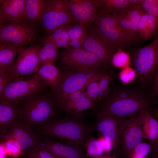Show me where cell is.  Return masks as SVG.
Masks as SVG:
<instances>
[{
	"label": "cell",
	"mask_w": 158,
	"mask_h": 158,
	"mask_svg": "<svg viewBox=\"0 0 158 158\" xmlns=\"http://www.w3.org/2000/svg\"><path fill=\"white\" fill-rule=\"evenodd\" d=\"M40 135L56 138L81 149L89 138V128L74 118H54L37 128Z\"/></svg>",
	"instance_id": "2"
},
{
	"label": "cell",
	"mask_w": 158,
	"mask_h": 158,
	"mask_svg": "<svg viewBox=\"0 0 158 158\" xmlns=\"http://www.w3.org/2000/svg\"><path fill=\"white\" fill-rule=\"evenodd\" d=\"M149 100L148 96L142 91L121 87L109 97L99 111L124 119L147 109Z\"/></svg>",
	"instance_id": "1"
},
{
	"label": "cell",
	"mask_w": 158,
	"mask_h": 158,
	"mask_svg": "<svg viewBox=\"0 0 158 158\" xmlns=\"http://www.w3.org/2000/svg\"><path fill=\"white\" fill-rule=\"evenodd\" d=\"M143 138L156 142L158 140V122L150 114L147 109L140 112Z\"/></svg>",
	"instance_id": "24"
},
{
	"label": "cell",
	"mask_w": 158,
	"mask_h": 158,
	"mask_svg": "<svg viewBox=\"0 0 158 158\" xmlns=\"http://www.w3.org/2000/svg\"><path fill=\"white\" fill-rule=\"evenodd\" d=\"M105 73L104 71L84 70L64 71L59 86L51 90V95L58 107L61 109L73 93L85 89L91 82L99 80Z\"/></svg>",
	"instance_id": "5"
},
{
	"label": "cell",
	"mask_w": 158,
	"mask_h": 158,
	"mask_svg": "<svg viewBox=\"0 0 158 158\" xmlns=\"http://www.w3.org/2000/svg\"><path fill=\"white\" fill-rule=\"evenodd\" d=\"M42 80L51 90L56 89L59 85L61 80L62 72L58 67L54 65L42 66L36 73Z\"/></svg>",
	"instance_id": "22"
},
{
	"label": "cell",
	"mask_w": 158,
	"mask_h": 158,
	"mask_svg": "<svg viewBox=\"0 0 158 158\" xmlns=\"http://www.w3.org/2000/svg\"><path fill=\"white\" fill-rule=\"evenodd\" d=\"M22 46L9 42L0 43V75L6 74L15 63L16 54Z\"/></svg>",
	"instance_id": "19"
},
{
	"label": "cell",
	"mask_w": 158,
	"mask_h": 158,
	"mask_svg": "<svg viewBox=\"0 0 158 158\" xmlns=\"http://www.w3.org/2000/svg\"><path fill=\"white\" fill-rule=\"evenodd\" d=\"M85 89H82L72 94L64 103L61 109L69 112L76 103L85 97Z\"/></svg>",
	"instance_id": "34"
},
{
	"label": "cell",
	"mask_w": 158,
	"mask_h": 158,
	"mask_svg": "<svg viewBox=\"0 0 158 158\" xmlns=\"http://www.w3.org/2000/svg\"><path fill=\"white\" fill-rule=\"evenodd\" d=\"M25 0H6L0 6V25L12 22L25 21Z\"/></svg>",
	"instance_id": "17"
},
{
	"label": "cell",
	"mask_w": 158,
	"mask_h": 158,
	"mask_svg": "<svg viewBox=\"0 0 158 158\" xmlns=\"http://www.w3.org/2000/svg\"><path fill=\"white\" fill-rule=\"evenodd\" d=\"M65 3L71 14L78 23L87 28L91 26L93 19L74 0H64Z\"/></svg>",
	"instance_id": "28"
},
{
	"label": "cell",
	"mask_w": 158,
	"mask_h": 158,
	"mask_svg": "<svg viewBox=\"0 0 158 158\" xmlns=\"http://www.w3.org/2000/svg\"><path fill=\"white\" fill-rule=\"evenodd\" d=\"M21 158H54L50 152L30 148L23 151Z\"/></svg>",
	"instance_id": "38"
},
{
	"label": "cell",
	"mask_w": 158,
	"mask_h": 158,
	"mask_svg": "<svg viewBox=\"0 0 158 158\" xmlns=\"http://www.w3.org/2000/svg\"><path fill=\"white\" fill-rule=\"evenodd\" d=\"M57 60L64 71H104L106 65L83 48H69L62 50L59 51Z\"/></svg>",
	"instance_id": "7"
},
{
	"label": "cell",
	"mask_w": 158,
	"mask_h": 158,
	"mask_svg": "<svg viewBox=\"0 0 158 158\" xmlns=\"http://www.w3.org/2000/svg\"><path fill=\"white\" fill-rule=\"evenodd\" d=\"M68 29L71 39V47L83 48V43L88 35L87 28L84 25L78 23L69 25Z\"/></svg>",
	"instance_id": "27"
},
{
	"label": "cell",
	"mask_w": 158,
	"mask_h": 158,
	"mask_svg": "<svg viewBox=\"0 0 158 158\" xmlns=\"http://www.w3.org/2000/svg\"><path fill=\"white\" fill-rule=\"evenodd\" d=\"M142 0H97V13L114 14L121 10L140 6Z\"/></svg>",
	"instance_id": "20"
},
{
	"label": "cell",
	"mask_w": 158,
	"mask_h": 158,
	"mask_svg": "<svg viewBox=\"0 0 158 158\" xmlns=\"http://www.w3.org/2000/svg\"><path fill=\"white\" fill-rule=\"evenodd\" d=\"M136 77L135 70L130 66L122 69L119 75V79L124 84L130 83L135 79Z\"/></svg>",
	"instance_id": "39"
},
{
	"label": "cell",
	"mask_w": 158,
	"mask_h": 158,
	"mask_svg": "<svg viewBox=\"0 0 158 158\" xmlns=\"http://www.w3.org/2000/svg\"><path fill=\"white\" fill-rule=\"evenodd\" d=\"M68 25H63L60 27L51 35L41 37L39 41L42 43L46 41L52 42L58 48L61 47L65 49L71 48V39L68 31Z\"/></svg>",
	"instance_id": "25"
},
{
	"label": "cell",
	"mask_w": 158,
	"mask_h": 158,
	"mask_svg": "<svg viewBox=\"0 0 158 158\" xmlns=\"http://www.w3.org/2000/svg\"><path fill=\"white\" fill-rule=\"evenodd\" d=\"M140 112L126 120H121L118 124L121 145L126 151L133 150L143 138Z\"/></svg>",
	"instance_id": "12"
},
{
	"label": "cell",
	"mask_w": 158,
	"mask_h": 158,
	"mask_svg": "<svg viewBox=\"0 0 158 158\" xmlns=\"http://www.w3.org/2000/svg\"><path fill=\"white\" fill-rule=\"evenodd\" d=\"M131 64L139 82L145 84L150 79L158 68V35L149 44L136 51Z\"/></svg>",
	"instance_id": "8"
},
{
	"label": "cell",
	"mask_w": 158,
	"mask_h": 158,
	"mask_svg": "<svg viewBox=\"0 0 158 158\" xmlns=\"http://www.w3.org/2000/svg\"><path fill=\"white\" fill-rule=\"evenodd\" d=\"M132 25V29L134 38H138L139 34L138 25L142 16L145 13L140 6L130 7L124 9Z\"/></svg>",
	"instance_id": "29"
},
{
	"label": "cell",
	"mask_w": 158,
	"mask_h": 158,
	"mask_svg": "<svg viewBox=\"0 0 158 158\" xmlns=\"http://www.w3.org/2000/svg\"><path fill=\"white\" fill-rule=\"evenodd\" d=\"M44 3V0H25V20L37 26L41 24Z\"/></svg>",
	"instance_id": "23"
},
{
	"label": "cell",
	"mask_w": 158,
	"mask_h": 158,
	"mask_svg": "<svg viewBox=\"0 0 158 158\" xmlns=\"http://www.w3.org/2000/svg\"><path fill=\"white\" fill-rule=\"evenodd\" d=\"M43 44H34L28 47H22L16 62L11 69L4 75L9 82L24 75H33L38 70V54Z\"/></svg>",
	"instance_id": "10"
},
{
	"label": "cell",
	"mask_w": 158,
	"mask_h": 158,
	"mask_svg": "<svg viewBox=\"0 0 158 158\" xmlns=\"http://www.w3.org/2000/svg\"><path fill=\"white\" fill-rule=\"evenodd\" d=\"M75 21L64 0H44L41 23L45 36L61 26L73 24Z\"/></svg>",
	"instance_id": "9"
},
{
	"label": "cell",
	"mask_w": 158,
	"mask_h": 158,
	"mask_svg": "<svg viewBox=\"0 0 158 158\" xmlns=\"http://www.w3.org/2000/svg\"><path fill=\"white\" fill-rule=\"evenodd\" d=\"M155 142H156L157 144L154 151L156 154L158 156V140Z\"/></svg>",
	"instance_id": "49"
},
{
	"label": "cell",
	"mask_w": 158,
	"mask_h": 158,
	"mask_svg": "<svg viewBox=\"0 0 158 158\" xmlns=\"http://www.w3.org/2000/svg\"><path fill=\"white\" fill-rule=\"evenodd\" d=\"M0 158H4L7 156L6 154L5 150L3 146L0 144Z\"/></svg>",
	"instance_id": "47"
},
{
	"label": "cell",
	"mask_w": 158,
	"mask_h": 158,
	"mask_svg": "<svg viewBox=\"0 0 158 158\" xmlns=\"http://www.w3.org/2000/svg\"><path fill=\"white\" fill-rule=\"evenodd\" d=\"M38 32L37 26L26 21L7 23L0 25V43L31 45L36 41Z\"/></svg>",
	"instance_id": "11"
},
{
	"label": "cell",
	"mask_w": 158,
	"mask_h": 158,
	"mask_svg": "<svg viewBox=\"0 0 158 158\" xmlns=\"http://www.w3.org/2000/svg\"><path fill=\"white\" fill-rule=\"evenodd\" d=\"M92 158H111L110 157L107 156L103 155V154H102L99 156L93 157Z\"/></svg>",
	"instance_id": "48"
},
{
	"label": "cell",
	"mask_w": 158,
	"mask_h": 158,
	"mask_svg": "<svg viewBox=\"0 0 158 158\" xmlns=\"http://www.w3.org/2000/svg\"><path fill=\"white\" fill-rule=\"evenodd\" d=\"M32 148L48 151L54 158H86L80 148L45 135H40L38 140Z\"/></svg>",
	"instance_id": "13"
},
{
	"label": "cell",
	"mask_w": 158,
	"mask_h": 158,
	"mask_svg": "<svg viewBox=\"0 0 158 158\" xmlns=\"http://www.w3.org/2000/svg\"><path fill=\"white\" fill-rule=\"evenodd\" d=\"M7 158V157H6V158Z\"/></svg>",
	"instance_id": "51"
},
{
	"label": "cell",
	"mask_w": 158,
	"mask_h": 158,
	"mask_svg": "<svg viewBox=\"0 0 158 158\" xmlns=\"http://www.w3.org/2000/svg\"><path fill=\"white\" fill-rule=\"evenodd\" d=\"M138 29V38L150 40L158 35V18L145 13L139 20Z\"/></svg>",
	"instance_id": "21"
},
{
	"label": "cell",
	"mask_w": 158,
	"mask_h": 158,
	"mask_svg": "<svg viewBox=\"0 0 158 158\" xmlns=\"http://www.w3.org/2000/svg\"><path fill=\"white\" fill-rule=\"evenodd\" d=\"M111 79V77L109 75L105 73L99 80V85L100 98L104 97L108 95L109 91V84Z\"/></svg>",
	"instance_id": "41"
},
{
	"label": "cell",
	"mask_w": 158,
	"mask_h": 158,
	"mask_svg": "<svg viewBox=\"0 0 158 158\" xmlns=\"http://www.w3.org/2000/svg\"><path fill=\"white\" fill-rule=\"evenodd\" d=\"M5 150L7 156L14 158L21 157L23 153L22 150L14 141L9 140L0 142Z\"/></svg>",
	"instance_id": "33"
},
{
	"label": "cell",
	"mask_w": 158,
	"mask_h": 158,
	"mask_svg": "<svg viewBox=\"0 0 158 158\" xmlns=\"http://www.w3.org/2000/svg\"><path fill=\"white\" fill-rule=\"evenodd\" d=\"M151 115L158 122V107L151 112H149Z\"/></svg>",
	"instance_id": "46"
},
{
	"label": "cell",
	"mask_w": 158,
	"mask_h": 158,
	"mask_svg": "<svg viewBox=\"0 0 158 158\" xmlns=\"http://www.w3.org/2000/svg\"><path fill=\"white\" fill-rule=\"evenodd\" d=\"M151 149L149 144L141 142L136 146L133 150L135 157L139 158H144L150 153Z\"/></svg>",
	"instance_id": "42"
},
{
	"label": "cell",
	"mask_w": 158,
	"mask_h": 158,
	"mask_svg": "<svg viewBox=\"0 0 158 158\" xmlns=\"http://www.w3.org/2000/svg\"><path fill=\"white\" fill-rule=\"evenodd\" d=\"M93 19L97 13L96 0H74Z\"/></svg>",
	"instance_id": "35"
},
{
	"label": "cell",
	"mask_w": 158,
	"mask_h": 158,
	"mask_svg": "<svg viewBox=\"0 0 158 158\" xmlns=\"http://www.w3.org/2000/svg\"><path fill=\"white\" fill-rule=\"evenodd\" d=\"M98 139L101 145L104 152H109L113 148L112 143L109 139L101 136H100Z\"/></svg>",
	"instance_id": "43"
},
{
	"label": "cell",
	"mask_w": 158,
	"mask_h": 158,
	"mask_svg": "<svg viewBox=\"0 0 158 158\" xmlns=\"http://www.w3.org/2000/svg\"><path fill=\"white\" fill-rule=\"evenodd\" d=\"M117 51L136 41L122 27L116 17L110 13L97 14L89 27Z\"/></svg>",
	"instance_id": "4"
},
{
	"label": "cell",
	"mask_w": 158,
	"mask_h": 158,
	"mask_svg": "<svg viewBox=\"0 0 158 158\" xmlns=\"http://www.w3.org/2000/svg\"><path fill=\"white\" fill-rule=\"evenodd\" d=\"M43 47L40 48L38 54V68L49 64L54 65L57 60L58 48L52 42L46 41L43 43Z\"/></svg>",
	"instance_id": "26"
},
{
	"label": "cell",
	"mask_w": 158,
	"mask_h": 158,
	"mask_svg": "<svg viewBox=\"0 0 158 158\" xmlns=\"http://www.w3.org/2000/svg\"><path fill=\"white\" fill-rule=\"evenodd\" d=\"M95 102L85 97L76 103L69 113L71 114L74 118L79 120L83 111L87 109H95Z\"/></svg>",
	"instance_id": "30"
},
{
	"label": "cell",
	"mask_w": 158,
	"mask_h": 158,
	"mask_svg": "<svg viewBox=\"0 0 158 158\" xmlns=\"http://www.w3.org/2000/svg\"><path fill=\"white\" fill-rule=\"evenodd\" d=\"M140 6L145 13L158 18V0H142Z\"/></svg>",
	"instance_id": "37"
},
{
	"label": "cell",
	"mask_w": 158,
	"mask_h": 158,
	"mask_svg": "<svg viewBox=\"0 0 158 158\" xmlns=\"http://www.w3.org/2000/svg\"><path fill=\"white\" fill-rule=\"evenodd\" d=\"M87 28L88 35L83 48L95 55L105 64L111 62L113 55L117 51L90 28Z\"/></svg>",
	"instance_id": "15"
},
{
	"label": "cell",
	"mask_w": 158,
	"mask_h": 158,
	"mask_svg": "<svg viewBox=\"0 0 158 158\" xmlns=\"http://www.w3.org/2000/svg\"><path fill=\"white\" fill-rule=\"evenodd\" d=\"M87 156L95 157L100 156L104 152L103 149L98 139L89 138L85 144Z\"/></svg>",
	"instance_id": "32"
},
{
	"label": "cell",
	"mask_w": 158,
	"mask_h": 158,
	"mask_svg": "<svg viewBox=\"0 0 158 158\" xmlns=\"http://www.w3.org/2000/svg\"><path fill=\"white\" fill-rule=\"evenodd\" d=\"M157 95H158V68L157 73L155 76L151 96H154Z\"/></svg>",
	"instance_id": "45"
},
{
	"label": "cell",
	"mask_w": 158,
	"mask_h": 158,
	"mask_svg": "<svg viewBox=\"0 0 158 158\" xmlns=\"http://www.w3.org/2000/svg\"><path fill=\"white\" fill-rule=\"evenodd\" d=\"M22 77L10 82L0 94V102L17 103L47 90L48 86L36 74L24 80Z\"/></svg>",
	"instance_id": "6"
},
{
	"label": "cell",
	"mask_w": 158,
	"mask_h": 158,
	"mask_svg": "<svg viewBox=\"0 0 158 158\" xmlns=\"http://www.w3.org/2000/svg\"><path fill=\"white\" fill-rule=\"evenodd\" d=\"M133 158H139L135 156Z\"/></svg>",
	"instance_id": "50"
},
{
	"label": "cell",
	"mask_w": 158,
	"mask_h": 158,
	"mask_svg": "<svg viewBox=\"0 0 158 158\" xmlns=\"http://www.w3.org/2000/svg\"><path fill=\"white\" fill-rule=\"evenodd\" d=\"M21 120L19 103L0 102V135H4L13 125Z\"/></svg>",
	"instance_id": "18"
},
{
	"label": "cell",
	"mask_w": 158,
	"mask_h": 158,
	"mask_svg": "<svg viewBox=\"0 0 158 158\" xmlns=\"http://www.w3.org/2000/svg\"><path fill=\"white\" fill-rule=\"evenodd\" d=\"M113 15L116 17L122 27L130 36L134 38L131 24L124 9Z\"/></svg>",
	"instance_id": "36"
},
{
	"label": "cell",
	"mask_w": 158,
	"mask_h": 158,
	"mask_svg": "<svg viewBox=\"0 0 158 158\" xmlns=\"http://www.w3.org/2000/svg\"><path fill=\"white\" fill-rule=\"evenodd\" d=\"M117 120V117L99 111L95 126L100 136L110 140L114 149L121 145Z\"/></svg>",
	"instance_id": "16"
},
{
	"label": "cell",
	"mask_w": 158,
	"mask_h": 158,
	"mask_svg": "<svg viewBox=\"0 0 158 158\" xmlns=\"http://www.w3.org/2000/svg\"><path fill=\"white\" fill-rule=\"evenodd\" d=\"M111 62L114 66L121 69L131 64V58L129 54L122 50L117 51L113 54Z\"/></svg>",
	"instance_id": "31"
},
{
	"label": "cell",
	"mask_w": 158,
	"mask_h": 158,
	"mask_svg": "<svg viewBox=\"0 0 158 158\" xmlns=\"http://www.w3.org/2000/svg\"><path fill=\"white\" fill-rule=\"evenodd\" d=\"M46 90L19 103L21 120L32 129L55 118L58 107L51 94Z\"/></svg>",
	"instance_id": "3"
},
{
	"label": "cell",
	"mask_w": 158,
	"mask_h": 158,
	"mask_svg": "<svg viewBox=\"0 0 158 158\" xmlns=\"http://www.w3.org/2000/svg\"><path fill=\"white\" fill-rule=\"evenodd\" d=\"M85 92V97L94 101L100 98V91L99 82L94 81L91 82L87 87Z\"/></svg>",
	"instance_id": "40"
},
{
	"label": "cell",
	"mask_w": 158,
	"mask_h": 158,
	"mask_svg": "<svg viewBox=\"0 0 158 158\" xmlns=\"http://www.w3.org/2000/svg\"><path fill=\"white\" fill-rule=\"evenodd\" d=\"M40 137L39 134L20 120L11 126L6 134L0 135V142L13 140L24 151L33 148Z\"/></svg>",
	"instance_id": "14"
},
{
	"label": "cell",
	"mask_w": 158,
	"mask_h": 158,
	"mask_svg": "<svg viewBox=\"0 0 158 158\" xmlns=\"http://www.w3.org/2000/svg\"><path fill=\"white\" fill-rule=\"evenodd\" d=\"M9 80L4 75H0V94L9 82Z\"/></svg>",
	"instance_id": "44"
}]
</instances>
